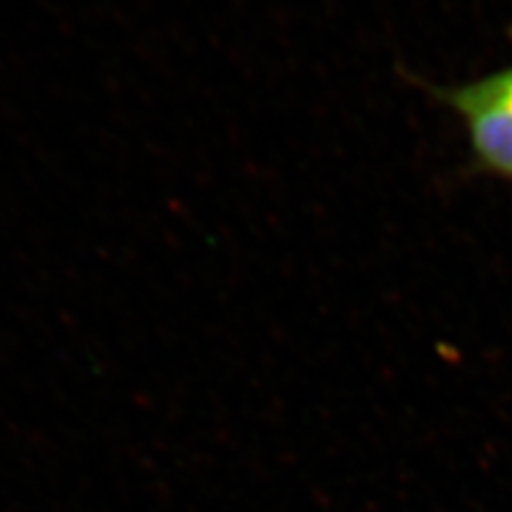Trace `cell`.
I'll return each mask as SVG.
<instances>
[{"instance_id": "6da1fadb", "label": "cell", "mask_w": 512, "mask_h": 512, "mask_svg": "<svg viewBox=\"0 0 512 512\" xmlns=\"http://www.w3.org/2000/svg\"><path fill=\"white\" fill-rule=\"evenodd\" d=\"M439 98L463 119L479 166L512 183V67L446 88Z\"/></svg>"}]
</instances>
